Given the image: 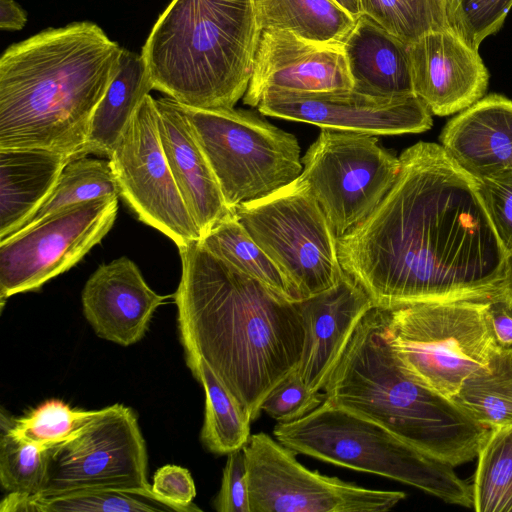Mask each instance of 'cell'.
<instances>
[{
  "instance_id": "obj_1",
  "label": "cell",
  "mask_w": 512,
  "mask_h": 512,
  "mask_svg": "<svg viewBox=\"0 0 512 512\" xmlns=\"http://www.w3.org/2000/svg\"><path fill=\"white\" fill-rule=\"evenodd\" d=\"M399 158L385 197L337 238L342 269L383 308L501 298L508 252L475 179L436 143Z\"/></svg>"
},
{
  "instance_id": "obj_2",
  "label": "cell",
  "mask_w": 512,
  "mask_h": 512,
  "mask_svg": "<svg viewBox=\"0 0 512 512\" xmlns=\"http://www.w3.org/2000/svg\"><path fill=\"white\" fill-rule=\"evenodd\" d=\"M178 249L173 298L184 354L203 359L254 421L271 390L299 365L306 331L297 301L215 256L200 239Z\"/></svg>"
},
{
  "instance_id": "obj_3",
  "label": "cell",
  "mask_w": 512,
  "mask_h": 512,
  "mask_svg": "<svg viewBox=\"0 0 512 512\" xmlns=\"http://www.w3.org/2000/svg\"><path fill=\"white\" fill-rule=\"evenodd\" d=\"M123 48L97 24L49 28L0 58V149L85 156L93 113L119 68Z\"/></svg>"
},
{
  "instance_id": "obj_4",
  "label": "cell",
  "mask_w": 512,
  "mask_h": 512,
  "mask_svg": "<svg viewBox=\"0 0 512 512\" xmlns=\"http://www.w3.org/2000/svg\"><path fill=\"white\" fill-rule=\"evenodd\" d=\"M323 391L329 402L377 422L454 468L477 457L488 431L453 400L403 371L379 306L358 324Z\"/></svg>"
},
{
  "instance_id": "obj_5",
  "label": "cell",
  "mask_w": 512,
  "mask_h": 512,
  "mask_svg": "<svg viewBox=\"0 0 512 512\" xmlns=\"http://www.w3.org/2000/svg\"><path fill=\"white\" fill-rule=\"evenodd\" d=\"M260 35L251 0H171L141 55L153 89L185 106L234 108Z\"/></svg>"
},
{
  "instance_id": "obj_6",
  "label": "cell",
  "mask_w": 512,
  "mask_h": 512,
  "mask_svg": "<svg viewBox=\"0 0 512 512\" xmlns=\"http://www.w3.org/2000/svg\"><path fill=\"white\" fill-rule=\"evenodd\" d=\"M273 434L295 453L380 475L448 504L473 508L472 486L454 467L423 453L377 422L326 399L304 417L278 423Z\"/></svg>"
},
{
  "instance_id": "obj_7",
  "label": "cell",
  "mask_w": 512,
  "mask_h": 512,
  "mask_svg": "<svg viewBox=\"0 0 512 512\" xmlns=\"http://www.w3.org/2000/svg\"><path fill=\"white\" fill-rule=\"evenodd\" d=\"M488 304L459 300L382 307L386 337L403 371L452 399L471 374L489 364L499 346Z\"/></svg>"
},
{
  "instance_id": "obj_8",
  "label": "cell",
  "mask_w": 512,
  "mask_h": 512,
  "mask_svg": "<svg viewBox=\"0 0 512 512\" xmlns=\"http://www.w3.org/2000/svg\"><path fill=\"white\" fill-rule=\"evenodd\" d=\"M181 106L232 210L301 175L300 146L293 134L250 111Z\"/></svg>"
},
{
  "instance_id": "obj_9",
  "label": "cell",
  "mask_w": 512,
  "mask_h": 512,
  "mask_svg": "<svg viewBox=\"0 0 512 512\" xmlns=\"http://www.w3.org/2000/svg\"><path fill=\"white\" fill-rule=\"evenodd\" d=\"M251 238L295 287L301 300L340 280L337 237L300 176L272 194L235 207Z\"/></svg>"
},
{
  "instance_id": "obj_10",
  "label": "cell",
  "mask_w": 512,
  "mask_h": 512,
  "mask_svg": "<svg viewBox=\"0 0 512 512\" xmlns=\"http://www.w3.org/2000/svg\"><path fill=\"white\" fill-rule=\"evenodd\" d=\"M147 472V450L137 416L117 403L102 408L77 436L54 448L48 483L38 496L111 491L166 507L148 483Z\"/></svg>"
},
{
  "instance_id": "obj_11",
  "label": "cell",
  "mask_w": 512,
  "mask_h": 512,
  "mask_svg": "<svg viewBox=\"0 0 512 512\" xmlns=\"http://www.w3.org/2000/svg\"><path fill=\"white\" fill-rule=\"evenodd\" d=\"M300 178L318 201L337 238L365 219L388 193L400 158L374 135L321 128L301 159Z\"/></svg>"
},
{
  "instance_id": "obj_12",
  "label": "cell",
  "mask_w": 512,
  "mask_h": 512,
  "mask_svg": "<svg viewBox=\"0 0 512 512\" xmlns=\"http://www.w3.org/2000/svg\"><path fill=\"white\" fill-rule=\"evenodd\" d=\"M119 197L75 204L0 241V304L77 264L114 225Z\"/></svg>"
},
{
  "instance_id": "obj_13",
  "label": "cell",
  "mask_w": 512,
  "mask_h": 512,
  "mask_svg": "<svg viewBox=\"0 0 512 512\" xmlns=\"http://www.w3.org/2000/svg\"><path fill=\"white\" fill-rule=\"evenodd\" d=\"M243 451L251 512H383L406 497L311 471L297 453L262 432L252 434Z\"/></svg>"
},
{
  "instance_id": "obj_14",
  "label": "cell",
  "mask_w": 512,
  "mask_h": 512,
  "mask_svg": "<svg viewBox=\"0 0 512 512\" xmlns=\"http://www.w3.org/2000/svg\"><path fill=\"white\" fill-rule=\"evenodd\" d=\"M108 159L120 197L140 221L163 233L178 248L201 239L167 163L156 101L150 94L135 110Z\"/></svg>"
},
{
  "instance_id": "obj_15",
  "label": "cell",
  "mask_w": 512,
  "mask_h": 512,
  "mask_svg": "<svg viewBox=\"0 0 512 512\" xmlns=\"http://www.w3.org/2000/svg\"><path fill=\"white\" fill-rule=\"evenodd\" d=\"M257 108L268 116L369 135L421 133L433 125L432 113L416 95L383 97L353 88L272 89L262 95Z\"/></svg>"
},
{
  "instance_id": "obj_16",
  "label": "cell",
  "mask_w": 512,
  "mask_h": 512,
  "mask_svg": "<svg viewBox=\"0 0 512 512\" xmlns=\"http://www.w3.org/2000/svg\"><path fill=\"white\" fill-rule=\"evenodd\" d=\"M353 88L341 43H323L292 32H261L243 102L257 107L272 89L317 92Z\"/></svg>"
},
{
  "instance_id": "obj_17",
  "label": "cell",
  "mask_w": 512,
  "mask_h": 512,
  "mask_svg": "<svg viewBox=\"0 0 512 512\" xmlns=\"http://www.w3.org/2000/svg\"><path fill=\"white\" fill-rule=\"evenodd\" d=\"M414 94L437 116L468 108L488 87L489 73L477 49L453 28L408 45Z\"/></svg>"
},
{
  "instance_id": "obj_18",
  "label": "cell",
  "mask_w": 512,
  "mask_h": 512,
  "mask_svg": "<svg viewBox=\"0 0 512 512\" xmlns=\"http://www.w3.org/2000/svg\"><path fill=\"white\" fill-rule=\"evenodd\" d=\"M297 305L306 331L297 370L311 391L321 392L358 324L375 304L343 270L337 284Z\"/></svg>"
},
{
  "instance_id": "obj_19",
  "label": "cell",
  "mask_w": 512,
  "mask_h": 512,
  "mask_svg": "<svg viewBox=\"0 0 512 512\" xmlns=\"http://www.w3.org/2000/svg\"><path fill=\"white\" fill-rule=\"evenodd\" d=\"M166 298L148 286L137 265L127 257L99 266L81 294L84 316L97 336L121 346L144 337Z\"/></svg>"
},
{
  "instance_id": "obj_20",
  "label": "cell",
  "mask_w": 512,
  "mask_h": 512,
  "mask_svg": "<svg viewBox=\"0 0 512 512\" xmlns=\"http://www.w3.org/2000/svg\"><path fill=\"white\" fill-rule=\"evenodd\" d=\"M155 101L159 136L167 163L203 237L234 210L226 204L181 104L170 97Z\"/></svg>"
},
{
  "instance_id": "obj_21",
  "label": "cell",
  "mask_w": 512,
  "mask_h": 512,
  "mask_svg": "<svg viewBox=\"0 0 512 512\" xmlns=\"http://www.w3.org/2000/svg\"><path fill=\"white\" fill-rule=\"evenodd\" d=\"M441 146L475 180L512 169V101L490 94L450 119Z\"/></svg>"
},
{
  "instance_id": "obj_22",
  "label": "cell",
  "mask_w": 512,
  "mask_h": 512,
  "mask_svg": "<svg viewBox=\"0 0 512 512\" xmlns=\"http://www.w3.org/2000/svg\"><path fill=\"white\" fill-rule=\"evenodd\" d=\"M353 89L370 95H415L408 44L366 14L360 15L342 43Z\"/></svg>"
},
{
  "instance_id": "obj_23",
  "label": "cell",
  "mask_w": 512,
  "mask_h": 512,
  "mask_svg": "<svg viewBox=\"0 0 512 512\" xmlns=\"http://www.w3.org/2000/svg\"><path fill=\"white\" fill-rule=\"evenodd\" d=\"M70 160L46 149H0V241L37 212Z\"/></svg>"
},
{
  "instance_id": "obj_24",
  "label": "cell",
  "mask_w": 512,
  "mask_h": 512,
  "mask_svg": "<svg viewBox=\"0 0 512 512\" xmlns=\"http://www.w3.org/2000/svg\"><path fill=\"white\" fill-rule=\"evenodd\" d=\"M151 90L153 84L142 55L123 48L117 73L93 113L85 154L108 158Z\"/></svg>"
},
{
  "instance_id": "obj_25",
  "label": "cell",
  "mask_w": 512,
  "mask_h": 512,
  "mask_svg": "<svg viewBox=\"0 0 512 512\" xmlns=\"http://www.w3.org/2000/svg\"><path fill=\"white\" fill-rule=\"evenodd\" d=\"M261 32L277 29L323 42L343 43L356 19L335 0H251Z\"/></svg>"
},
{
  "instance_id": "obj_26",
  "label": "cell",
  "mask_w": 512,
  "mask_h": 512,
  "mask_svg": "<svg viewBox=\"0 0 512 512\" xmlns=\"http://www.w3.org/2000/svg\"><path fill=\"white\" fill-rule=\"evenodd\" d=\"M193 376L205 393V415L201 441L212 453L229 454L248 442L252 419L222 385L203 359L185 356Z\"/></svg>"
},
{
  "instance_id": "obj_27",
  "label": "cell",
  "mask_w": 512,
  "mask_h": 512,
  "mask_svg": "<svg viewBox=\"0 0 512 512\" xmlns=\"http://www.w3.org/2000/svg\"><path fill=\"white\" fill-rule=\"evenodd\" d=\"M451 400L488 429L512 424V347L498 346Z\"/></svg>"
},
{
  "instance_id": "obj_28",
  "label": "cell",
  "mask_w": 512,
  "mask_h": 512,
  "mask_svg": "<svg viewBox=\"0 0 512 512\" xmlns=\"http://www.w3.org/2000/svg\"><path fill=\"white\" fill-rule=\"evenodd\" d=\"M200 241L215 256L296 302L300 295L272 259L251 238L235 213L225 216Z\"/></svg>"
},
{
  "instance_id": "obj_29",
  "label": "cell",
  "mask_w": 512,
  "mask_h": 512,
  "mask_svg": "<svg viewBox=\"0 0 512 512\" xmlns=\"http://www.w3.org/2000/svg\"><path fill=\"white\" fill-rule=\"evenodd\" d=\"M472 484L477 512H512V424L488 429Z\"/></svg>"
},
{
  "instance_id": "obj_30",
  "label": "cell",
  "mask_w": 512,
  "mask_h": 512,
  "mask_svg": "<svg viewBox=\"0 0 512 512\" xmlns=\"http://www.w3.org/2000/svg\"><path fill=\"white\" fill-rule=\"evenodd\" d=\"M119 196L118 183L109 159L87 155L76 157L67 163L49 197L20 229L66 207L101 197Z\"/></svg>"
},
{
  "instance_id": "obj_31",
  "label": "cell",
  "mask_w": 512,
  "mask_h": 512,
  "mask_svg": "<svg viewBox=\"0 0 512 512\" xmlns=\"http://www.w3.org/2000/svg\"><path fill=\"white\" fill-rule=\"evenodd\" d=\"M361 7L363 14L408 45L452 28L448 0H361Z\"/></svg>"
},
{
  "instance_id": "obj_32",
  "label": "cell",
  "mask_w": 512,
  "mask_h": 512,
  "mask_svg": "<svg viewBox=\"0 0 512 512\" xmlns=\"http://www.w3.org/2000/svg\"><path fill=\"white\" fill-rule=\"evenodd\" d=\"M54 448L15 436L6 429L0 440V482L8 493L39 495L47 486Z\"/></svg>"
},
{
  "instance_id": "obj_33",
  "label": "cell",
  "mask_w": 512,
  "mask_h": 512,
  "mask_svg": "<svg viewBox=\"0 0 512 512\" xmlns=\"http://www.w3.org/2000/svg\"><path fill=\"white\" fill-rule=\"evenodd\" d=\"M101 412L70 407L50 399L7 426L12 434L32 443L56 448L77 436Z\"/></svg>"
},
{
  "instance_id": "obj_34",
  "label": "cell",
  "mask_w": 512,
  "mask_h": 512,
  "mask_svg": "<svg viewBox=\"0 0 512 512\" xmlns=\"http://www.w3.org/2000/svg\"><path fill=\"white\" fill-rule=\"evenodd\" d=\"M452 28L474 49L499 31L512 0H448Z\"/></svg>"
},
{
  "instance_id": "obj_35",
  "label": "cell",
  "mask_w": 512,
  "mask_h": 512,
  "mask_svg": "<svg viewBox=\"0 0 512 512\" xmlns=\"http://www.w3.org/2000/svg\"><path fill=\"white\" fill-rule=\"evenodd\" d=\"M38 512H146L166 510L137 496L111 491H83L43 498L34 495Z\"/></svg>"
},
{
  "instance_id": "obj_36",
  "label": "cell",
  "mask_w": 512,
  "mask_h": 512,
  "mask_svg": "<svg viewBox=\"0 0 512 512\" xmlns=\"http://www.w3.org/2000/svg\"><path fill=\"white\" fill-rule=\"evenodd\" d=\"M324 399V393L313 392L305 385L296 368L271 390L261 409L278 423H289L310 413Z\"/></svg>"
},
{
  "instance_id": "obj_37",
  "label": "cell",
  "mask_w": 512,
  "mask_h": 512,
  "mask_svg": "<svg viewBox=\"0 0 512 512\" xmlns=\"http://www.w3.org/2000/svg\"><path fill=\"white\" fill-rule=\"evenodd\" d=\"M475 181L504 248L512 253V169Z\"/></svg>"
},
{
  "instance_id": "obj_38",
  "label": "cell",
  "mask_w": 512,
  "mask_h": 512,
  "mask_svg": "<svg viewBox=\"0 0 512 512\" xmlns=\"http://www.w3.org/2000/svg\"><path fill=\"white\" fill-rule=\"evenodd\" d=\"M213 506L218 512H251L248 471L243 448L228 454L221 488Z\"/></svg>"
},
{
  "instance_id": "obj_39",
  "label": "cell",
  "mask_w": 512,
  "mask_h": 512,
  "mask_svg": "<svg viewBox=\"0 0 512 512\" xmlns=\"http://www.w3.org/2000/svg\"><path fill=\"white\" fill-rule=\"evenodd\" d=\"M152 489L172 511H199L193 506L196 488L190 472L177 465H165L153 476Z\"/></svg>"
},
{
  "instance_id": "obj_40",
  "label": "cell",
  "mask_w": 512,
  "mask_h": 512,
  "mask_svg": "<svg viewBox=\"0 0 512 512\" xmlns=\"http://www.w3.org/2000/svg\"><path fill=\"white\" fill-rule=\"evenodd\" d=\"M488 320L496 343L512 347V308L502 298L489 301Z\"/></svg>"
},
{
  "instance_id": "obj_41",
  "label": "cell",
  "mask_w": 512,
  "mask_h": 512,
  "mask_svg": "<svg viewBox=\"0 0 512 512\" xmlns=\"http://www.w3.org/2000/svg\"><path fill=\"white\" fill-rule=\"evenodd\" d=\"M27 14L14 0H0V28L17 31L25 27Z\"/></svg>"
},
{
  "instance_id": "obj_42",
  "label": "cell",
  "mask_w": 512,
  "mask_h": 512,
  "mask_svg": "<svg viewBox=\"0 0 512 512\" xmlns=\"http://www.w3.org/2000/svg\"><path fill=\"white\" fill-rule=\"evenodd\" d=\"M501 298L512 308V253H508L506 259Z\"/></svg>"
},
{
  "instance_id": "obj_43",
  "label": "cell",
  "mask_w": 512,
  "mask_h": 512,
  "mask_svg": "<svg viewBox=\"0 0 512 512\" xmlns=\"http://www.w3.org/2000/svg\"><path fill=\"white\" fill-rule=\"evenodd\" d=\"M344 10L357 19L362 15L361 0H335Z\"/></svg>"
}]
</instances>
